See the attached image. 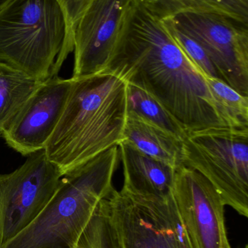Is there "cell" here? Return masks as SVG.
I'll list each match as a JSON object with an SVG mask.
<instances>
[{
	"mask_svg": "<svg viewBox=\"0 0 248 248\" xmlns=\"http://www.w3.org/2000/svg\"><path fill=\"white\" fill-rule=\"evenodd\" d=\"M74 47L59 0H10L0 9V63L44 82L58 77Z\"/></svg>",
	"mask_w": 248,
	"mask_h": 248,
	"instance_id": "277c9868",
	"label": "cell"
},
{
	"mask_svg": "<svg viewBox=\"0 0 248 248\" xmlns=\"http://www.w3.org/2000/svg\"><path fill=\"white\" fill-rule=\"evenodd\" d=\"M207 84L228 126L248 128V97L219 78L205 76Z\"/></svg>",
	"mask_w": 248,
	"mask_h": 248,
	"instance_id": "e0dca14e",
	"label": "cell"
},
{
	"mask_svg": "<svg viewBox=\"0 0 248 248\" xmlns=\"http://www.w3.org/2000/svg\"><path fill=\"white\" fill-rule=\"evenodd\" d=\"M63 172L45 149L28 155L14 171L0 175V247L30 224L56 192Z\"/></svg>",
	"mask_w": 248,
	"mask_h": 248,
	"instance_id": "52a82bcc",
	"label": "cell"
},
{
	"mask_svg": "<svg viewBox=\"0 0 248 248\" xmlns=\"http://www.w3.org/2000/svg\"><path fill=\"white\" fill-rule=\"evenodd\" d=\"M72 82L58 77L44 81L1 133L6 144L23 156L45 149L62 116Z\"/></svg>",
	"mask_w": 248,
	"mask_h": 248,
	"instance_id": "8fae6325",
	"label": "cell"
},
{
	"mask_svg": "<svg viewBox=\"0 0 248 248\" xmlns=\"http://www.w3.org/2000/svg\"><path fill=\"white\" fill-rule=\"evenodd\" d=\"M93 219L103 248H195L172 192L163 198L114 189Z\"/></svg>",
	"mask_w": 248,
	"mask_h": 248,
	"instance_id": "5b68a950",
	"label": "cell"
},
{
	"mask_svg": "<svg viewBox=\"0 0 248 248\" xmlns=\"http://www.w3.org/2000/svg\"><path fill=\"white\" fill-rule=\"evenodd\" d=\"M128 110L183 140L187 131L167 109L144 89L128 83Z\"/></svg>",
	"mask_w": 248,
	"mask_h": 248,
	"instance_id": "2e32d148",
	"label": "cell"
},
{
	"mask_svg": "<svg viewBox=\"0 0 248 248\" xmlns=\"http://www.w3.org/2000/svg\"><path fill=\"white\" fill-rule=\"evenodd\" d=\"M139 0H93L74 30L71 78L105 71L122 42Z\"/></svg>",
	"mask_w": 248,
	"mask_h": 248,
	"instance_id": "ba28073f",
	"label": "cell"
},
{
	"mask_svg": "<svg viewBox=\"0 0 248 248\" xmlns=\"http://www.w3.org/2000/svg\"><path fill=\"white\" fill-rule=\"evenodd\" d=\"M172 194L195 248H232L226 229L225 205L203 175L181 165L174 170Z\"/></svg>",
	"mask_w": 248,
	"mask_h": 248,
	"instance_id": "30bf717a",
	"label": "cell"
},
{
	"mask_svg": "<svg viewBox=\"0 0 248 248\" xmlns=\"http://www.w3.org/2000/svg\"><path fill=\"white\" fill-rule=\"evenodd\" d=\"M93 0H59L74 30L77 22Z\"/></svg>",
	"mask_w": 248,
	"mask_h": 248,
	"instance_id": "d6986e66",
	"label": "cell"
},
{
	"mask_svg": "<svg viewBox=\"0 0 248 248\" xmlns=\"http://www.w3.org/2000/svg\"><path fill=\"white\" fill-rule=\"evenodd\" d=\"M42 83L0 63V135Z\"/></svg>",
	"mask_w": 248,
	"mask_h": 248,
	"instance_id": "9a60e30c",
	"label": "cell"
},
{
	"mask_svg": "<svg viewBox=\"0 0 248 248\" xmlns=\"http://www.w3.org/2000/svg\"><path fill=\"white\" fill-rule=\"evenodd\" d=\"M160 17L181 13H212L248 26V0H144Z\"/></svg>",
	"mask_w": 248,
	"mask_h": 248,
	"instance_id": "5bb4252c",
	"label": "cell"
},
{
	"mask_svg": "<svg viewBox=\"0 0 248 248\" xmlns=\"http://www.w3.org/2000/svg\"><path fill=\"white\" fill-rule=\"evenodd\" d=\"M9 1H10V0H0V9H1V7H4V6Z\"/></svg>",
	"mask_w": 248,
	"mask_h": 248,
	"instance_id": "ffe728a7",
	"label": "cell"
},
{
	"mask_svg": "<svg viewBox=\"0 0 248 248\" xmlns=\"http://www.w3.org/2000/svg\"><path fill=\"white\" fill-rule=\"evenodd\" d=\"M65 108L45 147L63 173L84 164L124 140L128 82L104 71L72 78Z\"/></svg>",
	"mask_w": 248,
	"mask_h": 248,
	"instance_id": "7a4b0ae2",
	"label": "cell"
},
{
	"mask_svg": "<svg viewBox=\"0 0 248 248\" xmlns=\"http://www.w3.org/2000/svg\"><path fill=\"white\" fill-rule=\"evenodd\" d=\"M162 20L176 43L202 74L221 79L219 73L201 45L184 31L172 16L163 17Z\"/></svg>",
	"mask_w": 248,
	"mask_h": 248,
	"instance_id": "ac0fdd59",
	"label": "cell"
},
{
	"mask_svg": "<svg viewBox=\"0 0 248 248\" xmlns=\"http://www.w3.org/2000/svg\"><path fill=\"white\" fill-rule=\"evenodd\" d=\"M182 164L203 175L224 205L248 217V128L212 127L182 140Z\"/></svg>",
	"mask_w": 248,
	"mask_h": 248,
	"instance_id": "8992f818",
	"label": "cell"
},
{
	"mask_svg": "<svg viewBox=\"0 0 248 248\" xmlns=\"http://www.w3.org/2000/svg\"><path fill=\"white\" fill-rule=\"evenodd\" d=\"M105 71L149 93L187 132L228 126L205 76L144 0Z\"/></svg>",
	"mask_w": 248,
	"mask_h": 248,
	"instance_id": "6da1fadb",
	"label": "cell"
},
{
	"mask_svg": "<svg viewBox=\"0 0 248 248\" xmlns=\"http://www.w3.org/2000/svg\"><path fill=\"white\" fill-rule=\"evenodd\" d=\"M118 148L123 166L122 189L137 195L163 198L171 194L174 169L138 151L125 140Z\"/></svg>",
	"mask_w": 248,
	"mask_h": 248,
	"instance_id": "7c38bea8",
	"label": "cell"
},
{
	"mask_svg": "<svg viewBox=\"0 0 248 248\" xmlns=\"http://www.w3.org/2000/svg\"><path fill=\"white\" fill-rule=\"evenodd\" d=\"M172 17L203 48L221 79L248 97V26L212 13H181Z\"/></svg>",
	"mask_w": 248,
	"mask_h": 248,
	"instance_id": "9c48e42d",
	"label": "cell"
},
{
	"mask_svg": "<svg viewBox=\"0 0 248 248\" xmlns=\"http://www.w3.org/2000/svg\"><path fill=\"white\" fill-rule=\"evenodd\" d=\"M119 157L115 146L66 172L43 211L0 248H75L100 201L115 189Z\"/></svg>",
	"mask_w": 248,
	"mask_h": 248,
	"instance_id": "3957f363",
	"label": "cell"
},
{
	"mask_svg": "<svg viewBox=\"0 0 248 248\" xmlns=\"http://www.w3.org/2000/svg\"><path fill=\"white\" fill-rule=\"evenodd\" d=\"M248 248V246H246V248Z\"/></svg>",
	"mask_w": 248,
	"mask_h": 248,
	"instance_id": "44dd1931",
	"label": "cell"
},
{
	"mask_svg": "<svg viewBox=\"0 0 248 248\" xmlns=\"http://www.w3.org/2000/svg\"><path fill=\"white\" fill-rule=\"evenodd\" d=\"M124 140L174 170L182 164V140L131 110H128Z\"/></svg>",
	"mask_w": 248,
	"mask_h": 248,
	"instance_id": "4fadbf2b",
	"label": "cell"
}]
</instances>
